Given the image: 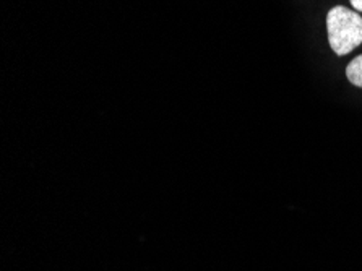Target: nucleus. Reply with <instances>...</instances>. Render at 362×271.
<instances>
[{
    "mask_svg": "<svg viewBox=\"0 0 362 271\" xmlns=\"http://www.w3.org/2000/svg\"><path fill=\"white\" fill-rule=\"evenodd\" d=\"M328 42L337 55H346L362 42V18L356 10L337 5L327 15Z\"/></svg>",
    "mask_w": 362,
    "mask_h": 271,
    "instance_id": "obj_1",
    "label": "nucleus"
},
{
    "mask_svg": "<svg viewBox=\"0 0 362 271\" xmlns=\"http://www.w3.org/2000/svg\"><path fill=\"white\" fill-rule=\"evenodd\" d=\"M346 76L354 86L362 88V55H358V57L351 60L346 67Z\"/></svg>",
    "mask_w": 362,
    "mask_h": 271,
    "instance_id": "obj_2",
    "label": "nucleus"
},
{
    "mask_svg": "<svg viewBox=\"0 0 362 271\" xmlns=\"http://www.w3.org/2000/svg\"><path fill=\"white\" fill-rule=\"evenodd\" d=\"M351 5H353L356 12H362V0H351Z\"/></svg>",
    "mask_w": 362,
    "mask_h": 271,
    "instance_id": "obj_3",
    "label": "nucleus"
}]
</instances>
